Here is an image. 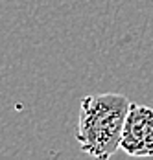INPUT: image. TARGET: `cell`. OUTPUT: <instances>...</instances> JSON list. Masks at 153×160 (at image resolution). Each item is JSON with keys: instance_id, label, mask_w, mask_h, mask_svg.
I'll use <instances>...</instances> for the list:
<instances>
[{"instance_id": "1", "label": "cell", "mask_w": 153, "mask_h": 160, "mask_svg": "<svg viewBox=\"0 0 153 160\" xmlns=\"http://www.w3.org/2000/svg\"><path fill=\"white\" fill-rule=\"evenodd\" d=\"M131 101L122 94H91L81 99L77 120V144L94 160H109L122 140Z\"/></svg>"}, {"instance_id": "2", "label": "cell", "mask_w": 153, "mask_h": 160, "mask_svg": "<svg viewBox=\"0 0 153 160\" xmlns=\"http://www.w3.org/2000/svg\"><path fill=\"white\" fill-rule=\"evenodd\" d=\"M120 149L129 157H153V107L131 103L124 123Z\"/></svg>"}]
</instances>
